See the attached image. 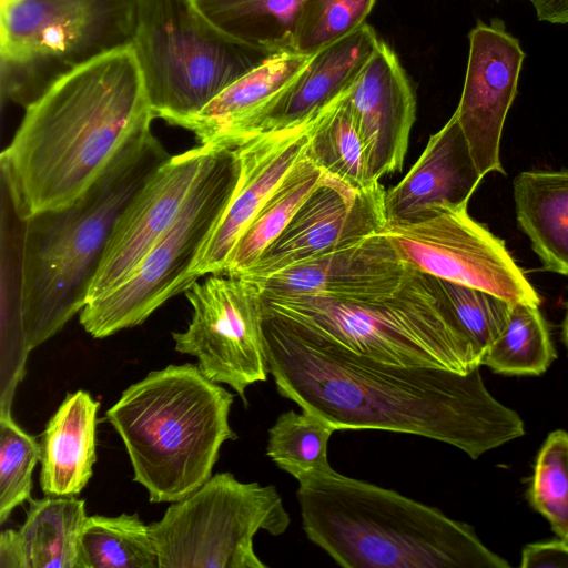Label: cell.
Returning <instances> with one entry per match:
<instances>
[{
	"label": "cell",
	"instance_id": "6da1fadb",
	"mask_svg": "<svg viewBox=\"0 0 568 568\" xmlns=\"http://www.w3.org/2000/svg\"><path fill=\"white\" fill-rule=\"evenodd\" d=\"M277 392L338 429H381L453 445L476 459L524 435L523 419L468 374L377 362L263 316Z\"/></svg>",
	"mask_w": 568,
	"mask_h": 568
},
{
	"label": "cell",
	"instance_id": "7a4b0ae2",
	"mask_svg": "<svg viewBox=\"0 0 568 568\" xmlns=\"http://www.w3.org/2000/svg\"><path fill=\"white\" fill-rule=\"evenodd\" d=\"M154 119L132 47L61 75L26 106L0 156L16 217L72 205Z\"/></svg>",
	"mask_w": 568,
	"mask_h": 568
},
{
	"label": "cell",
	"instance_id": "3957f363",
	"mask_svg": "<svg viewBox=\"0 0 568 568\" xmlns=\"http://www.w3.org/2000/svg\"><path fill=\"white\" fill-rule=\"evenodd\" d=\"M169 158L151 131L72 205L20 221L18 316L27 351L54 336L84 307L120 215Z\"/></svg>",
	"mask_w": 568,
	"mask_h": 568
},
{
	"label": "cell",
	"instance_id": "277c9868",
	"mask_svg": "<svg viewBox=\"0 0 568 568\" xmlns=\"http://www.w3.org/2000/svg\"><path fill=\"white\" fill-rule=\"evenodd\" d=\"M307 538L345 568H505L466 524L328 467L298 480Z\"/></svg>",
	"mask_w": 568,
	"mask_h": 568
},
{
	"label": "cell",
	"instance_id": "5b68a950",
	"mask_svg": "<svg viewBox=\"0 0 568 568\" xmlns=\"http://www.w3.org/2000/svg\"><path fill=\"white\" fill-rule=\"evenodd\" d=\"M233 399L187 363L149 373L108 409L150 501H178L211 478L222 444L235 438Z\"/></svg>",
	"mask_w": 568,
	"mask_h": 568
},
{
	"label": "cell",
	"instance_id": "8992f818",
	"mask_svg": "<svg viewBox=\"0 0 568 568\" xmlns=\"http://www.w3.org/2000/svg\"><path fill=\"white\" fill-rule=\"evenodd\" d=\"M262 302L264 317L377 362L459 374L481 366L435 278L418 271L393 294L375 298L262 296Z\"/></svg>",
	"mask_w": 568,
	"mask_h": 568
},
{
	"label": "cell",
	"instance_id": "52a82bcc",
	"mask_svg": "<svg viewBox=\"0 0 568 568\" xmlns=\"http://www.w3.org/2000/svg\"><path fill=\"white\" fill-rule=\"evenodd\" d=\"M132 49L155 119L172 125L273 54L226 36L193 0H136Z\"/></svg>",
	"mask_w": 568,
	"mask_h": 568
},
{
	"label": "cell",
	"instance_id": "ba28073f",
	"mask_svg": "<svg viewBox=\"0 0 568 568\" xmlns=\"http://www.w3.org/2000/svg\"><path fill=\"white\" fill-rule=\"evenodd\" d=\"M136 0H16L0 7L1 89L22 106L72 69L132 47Z\"/></svg>",
	"mask_w": 568,
	"mask_h": 568
},
{
	"label": "cell",
	"instance_id": "9c48e42d",
	"mask_svg": "<svg viewBox=\"0 0 568 568\" xmlns=\"http://www.w3.org/2000/svg\"><path fill=\"white\" fill-rule=\"evenodd\" d=\"M239 180L234 150L212 151L174 223L118 286L87 302L80 324L94 338L142 324L197 280L191 267L226 209Z\"/></svg>",
	"mask_w": 568,
	"mask_h": 568
},
{
	"label": "cell",
	"instance_id": "30bf717a",
	"mask_svg": "<svg viewBox=\"0 0 568 568\" xmlns=\"http://www.w3.org/2000/svg\"><path fill=\"white\" fill-rule=\"evenodd\" d=\"M290 523L274 486L219 473L149 527L159 568H267L254 551V536L261 529L281 535Z\"/></svg>",
	"mask_w": 568,
	"mask_h": 568
},
{
	"label": "cell",
	"instance_id": "8fae6325",
	"mask_svg": "<svg viewBox=\"0 0 568 568\" xmlns=\"http://www.w3.org/2000/svg\"><path fill=\"white\" fill-rule=\"evenodd\" d=\"M185 296L192 317L186 331L172 334L175 351L196 357L204 376L245 400L246 388L268 373L258 287L241 276L211 274Z\"/></svg>",
	"mask_w": 568,
	"mask_h": 568
},
{
	"label": "cell",
	"instance_id": "7c38bea8",
	"mask_svg": "<svg viewBox=\"0 0 568 568\" xmlns=\"http://www.w3.org/2000/svg\"><path fill=\"white\" fill-rule=\"evenodd\" d=\"M415 271L490 292L511 303L540 298L503 240L475 221L467 207H443L414 223L382 231Z\"/></svg>",
	"mask_w": 568,
	"mask_h": 568
},
{
	"label": "cell",
	"instance_id": "4fadbf2b",
	"mask_svg": "<svg viewBox=\"0 0 568 568\" xmlns=\"http://www.w3.org/2000/svg\"><path fill=\"white\" fill-rule=\"evenodd\" d=\"M385 191L381 183L356 190L324 174L280 236L239 276L260 281L381 233L387 225Z\"/></svg>",
	"mask_w": 568,
	"mask_h": 568
},
{
	"label": "cell",
	"instance_id": "5bb4252c",
	"mask_svg": "<svg viewBox=\"0 0 568 568\" xmlns=\"http://www.w3.org/2000/svg\"><path fill=\"white\" fill-rule=\"evenodd\" d=\"M525 53L504 21H479L469 32V53L459 103L454 112L473 159L485 176L505 174L500 141Z\"/></svg>",
	"mask_w": 568,
	"mask_h": 568
},
{
	"label": "cell",
	"instance_id": "9a60e30c",
	"mask_svg": "<svg viewBox=\"0 0 568 568\" xmlns=\"http://www.w3.org/2000/svg\"><path fill=\"white\" fill-rule=\"evenodd\" d=\"M213 150L199 145L170 156L146 180L113 229L87 302L122 283L171 227Z\"/></svg>",
	"mask_w": 568,
	"mask_h": 568
},
{
	"label": "cell",
	"instance_id": "2e32d148",
	"mask_svg": "<svg viewBox=\"0 0 568 568\" xmlns=\"http://www.w3.org/2000/svg\"><path fill=\"white\" fill-rule=\"evenodd\" d=\"M315 116L300 125L260 133L234 149L239 161L237 184L191 267L195 280L211 274L224 275L244 231L286 174L305 155Z\"/></svg>",
	"mask_w": 568,
	"mask_h": 568
},
{
	"label": "cell",
	"instance_id": "e0dca14e",
	"mask_svg": "<svg viewBox=\"0 0 568 568\" xmlns=\"http://www.w3.org/2000/svg\"><path fill=\"white\" fill-rule=\"evenodd\" d=\"M414 271L381 232L251 282L268 297L367 300L393 294Z\"/></svg>",
	"mask_w": 568,
	"mask_h": 568
},
{
	"label": "cell",
	"instance_id": "ac0fdd59",
	"mask_svg": "<svg viewBox=\"0 0 568 568\" xmlns=\"http://www.w3.org/2000/svg\"><path fill=\"white\" fill-rule=\"evenodd\" d=\"M375 181L399 172L416 118V98L394 50L383 40L346 95Z\"/></svg>",
	"mask_w": 568,
	"mask_h": 568
},
{
	"label": "cell",
	"instance_id": "d6986e66",
	"mask_svg": "<svg viewBox=\"0 0 568 568\" xmlns=\"http://www.w3.org/2000/svg\"><path fill=\"white\" fill-rule=\"evenodd\" d=\"M313 55L296 51L271 54L178 126L192 132L200 145L236 149L264 132L271 113Z\"/></svg>",
	"mask_w": 568,
	"mask_h": 568
},
{
	"label": "cell",
	"instance_id": "ffe728a7",
	"mask_svg": "<svg viewBox=\"0 0 568 568\" xmlns=\"http://www.w3.org/2000/svg\"><path fill=\"white\" fill-rule=\"evenodd\" d=\"M483 178L453 114L400 182L385 191L387 224L419 222L443 207H467Z\"/></svg>",
	"mask_w": 568,
	"mask_h": 568
},
{
	"label": "cell",
	"instance_id": "44dd1931",
	"mask_svg": "<svg viewBox=\"0 0 568 568\" xmlns=\"http://www.w3.org/2000/svg\"><path fill=\"white\" fill-rule=\"evenodd\" d=\"M381 41L375 30L364 23L315 52L306 70L271 113L264 132L303 124L344 94Z\"/></svg>",
	"mask_w": 568,
	"mask_h": 568
},
{
	"label": "cell",
	"instance_id": "7402d4cb",
	"mask_svg": "<svg viewBox=\"0 0 568 568\" xmlns=\"http://www.w3.org/2000/svg\"><path fill=\"white\" fill-rule=\"evenodd\" d=\"M100 403L90 393H69L47 424L40 443V486L47 496H75L92 476Z\"/></svg>",
	"mask_w": 568,
	"mask_h": 568
},
{
	"label": "cell",
	"instance_id": "603a6c76",
	"mask_svg": "<svg viewBox=\"0 0 568 568\" xmlns=\"http://www.w3.org/2000/svg\"><path fill=\"white\" fill-rule=\"evenodd\" d=\"M513 195L517 223L545 268L568 276V170L520 172Z\"/></svg>",
	"mask_w": 568,
	"mask_h": 568
},
{
	"label": "cell",
	"instance_id": "cb8c5ba5",
	"mask_svg": "<svg viewBox=\"0 0 568 568\" xmlns=\"http://www.w3.org/2000/svg\"><path fill=\"white\" fill-rule=\"evenodd\" d=\"M18 530L27 568H78L79 545L87 519L84 500L73 496L30 499Z\"/></svg>",
	"mask_w": 568,
	"mask_h": 568
},
{
	"label": "cell",
	"instance_id": "d4e9b609",
	"mask_svg": "<svg viewBox=\"0 0 568 568\" xmlns=\"http://www.w3.org/2000/svg\"><path fill=\"white\" fill-rule=\"evenodd\" d=\"M307 0H193L230 38L270 53L294 51L298 14Z\"/></svg>",
	"mask_w": 568,
	"mask_h": 568
},
{
	"label": "cell",
	"instance_id": "484cf974",
	"mask_svg": "<svg viewBox=\"0 0 568 568\" xmlns=\"http://www.w3.org/2000/svg\"><path fill=\"white\" fill-rule=\"evenodd\" d=\"M349 89L314 118L306 155L324 174L365 190L379 181L371 174L363 141L346 104Z\"/></svg>",
	"mask_w": 568,
	"mask_h": 568
},
{
	"label": "cell",
	"instance_id": "4316f807",
	"mask_svg": "<svg viewBox=\"0 0 568 568\" xmlns=\"http://www.w3.org/2000/svg\"><path fill=\"white\" fill-rule=\"evenodd\" d=\"M323 176V171L305 153L266 200L237 241L224 275L239 276L251 267L284 231Z\"/></svg>",
	"mask_w": 568,
	"mask_h": 568
},
{
	"label": "cell",
	"instance_id": "83f0119b",
	"mask_svg": "<svg viewBox=\"0 0 568 568\" xmlns=\"http://www.w3.org/2000/svg\"><path fill=\"white\" fill-rule=\"evenodd\" d=\"M78 568H159L149 525L136 514L88 516L80 537Z\"/></svg>",
	"mask_w": 568,
	"mask_h": 568
},
{
	"label": "cell",
	"instance_id": "f1b7e54d",
	"mask_svg": "<svg viewBox=\"0 0 568 568\" xmlns=\"http://www.w3.org/2000/svg\"><path fill=\"white\" fill-rule=\"evenodd\" d=\"M555 358L548 327L538 306L514 303L507 323L481 365L506 375H540Z\"/></svg>",
	"mask_w": 568,
	"mask_h": 568
},
{
	"label": "cell",
	"instance_id": "f546056e",
	"mask_svg": "<svg viewBox=\"0 0 568 568\" xmlns=\"http://www.w3.org/2000/svg\"><path fill=\"white\" fill-rule=\"evenodd\" d=\"M335 428L308 412L282 413L268 429L266 455L297 481L331 467L327 444Z\"/></svg>",
	"mask_w": 568,
	"mask_h": 568
},
{
	"label": "cell",
	"instance_id": "4dcf8cb0",
	"mask_svg": "<svg viewBox=\"0 0 568 568\" xmlns=\"http://www.w3.org/2000/svg\"><path fill=\"white\" fill-rule=\"evenodd\" d=\"M435 282L452 316L483 361L503 332L514 303L480 288L440 278Z\"/></svg>",
	"mask_w": 568,
	"mask_h": 568
},
{
	"label": "cell",
	"instance_id": "1f68e13d",
	"mask_svg": "<svg viewBox=\"0 0 568 568\" xmlns=\"http://www.w3.org/2000/svg\"><path fill=\"white\" fill-rule=\"evenodd\" d=\"M377 0H307L296 21L294 51L314 54L362 27Z\"/></svg>",
	"mask_w": 568,
	"mask_h": 568
},
{
	"label": "cell",
	"instance_id": "d6a6232c",
	"mask_svg": "<svg viewBox=\"0 0 568 568\" xmlns=\"http://www.w3.org/2000/svg\"><path fill=\"white\" fill-rule=\"evenodd\" d=\"M40 444L2 406L0 416V524L31 499L32 471L40 462Z\"/></svg>",
	"mask_w": 568,
	"mask_h": 568
},
{
	"label": "cell",
	"instance_id": "836d02e7",
	"mask_svg": "<svg viewBox=\"0 0 568 568\" xmlns=\"http://www.w3.org/2000/svg\"><path fill=\"white\" fill-rule=\"evenodd\" d=\"M530 500L550 523L554 531L568 540V433L548 435L537 456Z\"/></svg>",
	"mask_w": 568,
	"mask_h": 568
},
{
	"label": "cell",
	"instance_id": "e575fe53",
	"mask_svg": "<svg viewBox=\"0 0 568 568\" xmlns=\"http://www.w3.org/2000/svg\"><path fill=\"white\" fill-rule=\"evenodd\" d=\"M523 568H568V540L534 542L524 547Z\"/></svg>",
	"mask_w": 568,
	"mask_h": 568
},
{
	"label": "cell",
	"instance_id": "d590c367",
	"mask_svg": "<svg viewBox=\"0 0 568 568\" xmlns=\"http://www.w3.org/2000/svg\"><path fill=\"white\" fill-rule=\"evenodd\" d=\"M0 567L27 568L18 530L7 529L0 535Z\"/></svg>",
	"mask_w": 568,
	"mask_h": 568
},
{
	"label": "cell",
	"instance_id": "8d00e7d4",
	"mask_svg": "<svg viewBox=\"0 0 568 568\" xmlns=\"http://www.w3.org/2000/svg\"><path fill=\"white\" fill-rule=\"evenodd\" d=\"M540 21L568 23V0H529Z\"/></svg>",
	"mask_w": 568,
	"mask_h": 568
},
{
	"label": "cell",
	"instance_id": "74e56055",
	"mask_svg": "<svg viewBox=\"0 0 568 568\" xmlns=\"http://www.w3.org/2000/svg\"><path fill=\"white\" fill-rule=\"evenodd\" d=\"M562 335H564V342L568 349V304H567L566 315H565L564 325H562Z\"/></svg>",
	"mask_w": 568,
	"mask_h": 568
},
{
	"label": "cell",
	"instance_id": "f35d334b",
	"mask_svg": "<svg viewBox=\"0 0 568 568\" xmlns=\"http://www.w3.org/2000/svg\"><path fill=\"white\" fill-rule=\"evenodd\" d=\"M13 1H16V0H0V7H3V6H6L8 3H11Z\"/></svg>",
	"mask_w": 568,
	"mask_h": 568
}]
</instances>
